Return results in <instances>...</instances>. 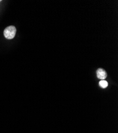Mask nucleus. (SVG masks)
Returning <instances> with one entry per match:
<instances>
[{"label": "nucleus", "instance_id": "f03ea898", "mask_svg": "<svg viewBox=\"0 0 118 133\" xmlns=\"http://www.w3.org/2000/svg\"><path fill=\"white\" fill-rule=\"evenodd\" d=\"M96 76L98 79L104 80L107 77V73L105 70L103 69L99 68L96 71Z\"/></svg>", "mask_w": 118, "mask_h": 133}, {"label": "nucleus", "instance_id": "20e7f679", "mask_svg": "<svg viewBox=\"0 0 118 133\" xmlns=\"http://www.w3.org/2000/svg\"><path fill=\"white\" fill-rule=\"evenodd\" d=\"M0 2H1V0H0Z\"/></svg>", "mask_w": 118, "mask_h": 133}, {"label": "nucleus", "instance_id": "7ed1b4c3", "mask_svg": "<svg viewBox=\"0 0 118 133\" xmlns=\"http://www.w3.org/2000/svg\"><path fill=\"white\" fill-rule=\"evenodd\" d=\"M99 85L102 89H105L108 86V82L104 80H102L99 82Z\"/></svg>", "mask_w": 118, "mask_h": 133}, {"label": "nucleus", "instance_id": "f257e3e1", "mask_svg": "<svg viewBox=\"0 0 118 133\" xmlns=\"http://www.w3.org/2000/svg\"><path fill=\"white\" fill-rule=\"evenodd\" d=\"M17 29L13 26H9L4 30V37L7 39H13L15 36Z\"/></svg>", "mask_w": 118, "mask_h": 133}]
</instances>
